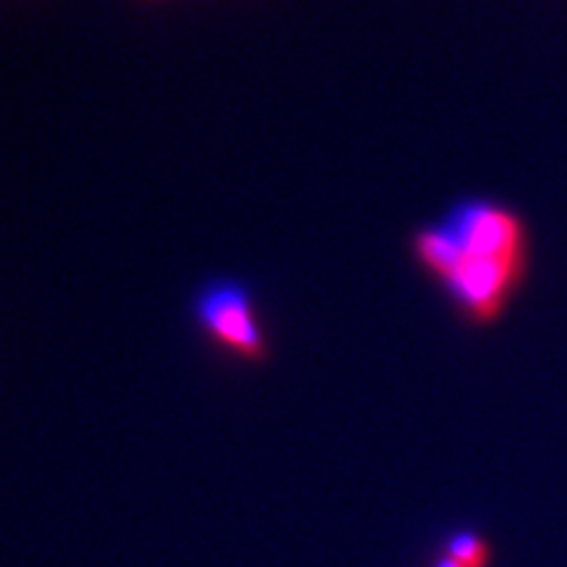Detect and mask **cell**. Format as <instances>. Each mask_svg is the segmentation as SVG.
I'll list each match as a JSON object with an SVG mask.
<instances>
[{
  "mask_svg": "<svg viewBox=\"0 0 567 567\" xmlns=\"http://www.w3.org/2000/svg\"><path fill=\"white\" fill-rule=\"evenodd\" d=\"M456 237L461 254L523 265V233L511 213L487 204H468L445 223Z\"/></svg>",
  "mask_w": 567,
  "mask_h": 567,
  "instance_id": "1",
  "label": "cell"
},
{
  "mask_svg": "<svg viewBox=\"0 0 567 567\" xmlns=\"http://www.w3.org/2000/svg\"><path fill=\"white\" fill-rule=\"evenodd\" d=\"M523 265H511L502 260L475 258L461 254L456 268L445 277L454 298L477 319H489L499 308L511 291V284L516 281Z\"/></svg>",
  "mask_w": 567,
  "mask_h": 567,
  "instance_id": "2",
  "label": "cell"
},
{
  "mask_svg": "<svg viewBox=\"0 0 567 567\" xmlns=\"http://www.w3.org/2000/svg\"><path fill=\"white\" fill-rule=\"evenodd\" d=\"M199 315L206 329L225 346L244 358L258 360L262 354V336L248 306V298L237 287H216L206 291L199 303Z\"/></svg>",
  "mask_w": 567,
  "mask_h": 567,
  "instance_id": "3",
  "label": "cell"
},
{
  "mask_svg": "<svg viewBox=\"0 0 567 567\" xmlns=\"http://www.w3.org/2000/svg\"><path fill=\"white\" fill-rule=\"evenodd\" d=\"M445 554L464 567H489L492 548L477 532H456L445 544Z\"/></svg>",
  "mask_w": 567,
  "mask_h": 567,
  "instance_id": "4",
  "label": "cell"
},
{
  "mask_svg": "<svg viewBox=\"0 0 567 567\" xmlns=\"http://www.w3.org/2000/svg\"><path fill=\"white\" fill-rule=\"evenodd\" d=\"M433 567H464L461 563H456L454 558H450L447 554H442L435 563H433Z\"/></svg>",
  "mask_w": 567,
  "mask_h": 567,
  "instance_id": "5",
  "label": "cell"
}]
</instances>
